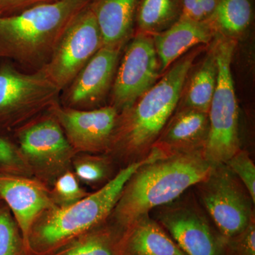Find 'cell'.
Segmentation results:
<instances>
[{
  "instance_id": "1",
  "label": "cell",
  "mask_w": 255,
  "mask_h": 255,
  "mask_svg": "<svg viewBox=\"0 0 255 255\" xmlns=\"http://www.w3.org/2000/svg\"><path fill=\"white\" fill-rule=\"evenodd\" d=\"M204 46L193 48L174 62L153 86L119 114L107 154L132 159L148 153L179 106L188 75Z\"/></svg>"
},
{
  "instance_id": "2",
  "label": "cell",
  "mask_w": 255,
  "mask_h": 255,
  "mask_svg": "<svg viewBox=\"0 0 255 255\" xmlns=\"http://www.w3.org/2000/svg\"><path fill=\"white\" fill-rule=\"evenodd\" d=\"M212 167L204 150L167 156L141 166L128 181L111 214L116 227L124 232L151 210L170 204L204 180Z\"/></svg>"
},
{
  "instance_id": "3",
  "label": "cell",
  "mask_w": 255,
  "mask_h": 255,
  "mask_svg": "<svg viewBox=\"0 0 255 255\" xmlns=\"http://www.w3.org/2000/svg\"><path fill=\"white\" fill-rule=\"evenodd\" d=\"M165 155L152 146L143 157L130 162L101 189L65 208L48 210L33 223L28 238L31 255H48L69 242L105 223L132 174L144 164L164 158Z\"/></svg>"
},
{
  "instance_id": "4",
  "label": "cell",
  "mask_w": 255,
  "mask_h": 255,
  "mask_svg": "<svg viewBox=\"0 0 255 255\" xmlns=\"http://www.w3.org/2000/svg\"><path fill=\"white\" fill-rule=\"evenodd\" d=\"M91 0H59L0 16V59L28 73L46 66L69 25Z\"/></svg>"
},
{
  "instance_id": "5",
  "label": "cell",
  "mask_w": 255,
  "mask_h": 255,
  "mask_svg": "<svg viewBox=\"0 0 255 255\" xmlns=\"http://www.w3.org/2000/svg\"><path fill=\"white\" fill-rule=\"evenodd\" d=\"M237 41L215 35L211 42L218 66L217 82L208 115L209 128L204 155L212 166L225 164L241 150L239 107L232 61Z\"/></svg>"
},
{
  "instance_id": "6",
  "label": "cell",
  "mask_w": 255,
  "mask_h": 255,
  "mask_svg": "<svg viewBox=\"0 0 255 255\" xmlns=\"http://www.w3.org/2000/svg\"><path fill=\"white\" fill-rule=\"evenodd\" d=\"M60 90L42 70L28 73L0 59V135L11 137L19 128L60 102Z\"/></svg>"
},
{
  "instance_id": "7",
  "label": "cell",
  "mask_w": 255,
  "mask_h": 255,
  "mask_svg": "<svg viewBox=\"0 0 255 255\" xmlns=\"http://www.w3.org/2000/svg\"><path fill=\"white\" fill-rule=\"evenodd\" d=\"M10 138L33 177L48 187L72 169L76 152L50 110L19 128Z\"/></svg>"
},
{
  "instance_id": "8",
  "label": "cell",
  "mask_w": 255,
  "mask_h": 255,
  "mask_svg": "<svg viewBox=\"0 0 255 255\" xmlns=\"http://www.w3.org/2000/svg\"><path fill=\"white\" fill-rule=\"evenodd\" d=\"M197 185L203 204L223 241L241 232L255 219L251 196L226 164L213 166Z\"/></svg>"
},
{
  "instance_id": "9",
  "label": "cell",
  "mask_w": 255,
  "mask_h": 255,
  "mask_svg": "<svg viewBox=\"0 0 255 255\" xmlns=\"http://www.w3.org/2000/svg\"><path fill=\"white\" fill-rule=\"evenodd\" d=\"M162 75L153 37L134 33L122 52L107 105L122 113L153 86Z\"/></svg>"
},
{
  "instance_id": "10",
  "label": "cell",
  "mask_w": 255,
  "mask_h": 255,
  "mask_svg": "<svg viewBox=\"0 0 255 255\" xmlns=\"http://www.w3.org/2000/svg\"><path fill=\"white\" fill-rule=\"evenodd\" d=\"M103 46L90 4L69 25L42 71L62 91Z\"/></svg>"
},
{
  "instance_id": "11",
  "label": "cell",
  "mask_w": 255,
  "mask_h": 255,
  "mask_svg": "<svg viewBox=\"0 0 255 255\" xmlns=\"http://www.w3.org/2000/svg\"><path fill=\"white\" fill-rule=\"evenodd\" d=\"M124 48L102 46L60 92V105L80 110H95L108 105Z\"/></svg>"
},
{
  "instance_id": "12",
  "label": "cell",
  "mask_w": 255,
  "mask_h": 255,
  "mask_svg": "<svg viewBox=\"0 0 255 255\" xmlns=\"http://www.w3.org/2000/svg\"><path fill=\"white\" fill-rule=\"evenodd\" d=\"M50 111L76 154L107 153L119 116L113 107L80 110L63 107L59 102Z\"/></svg>"
},
{
  "instance_id": "13",
  "label": "cell",
  "mask_w": 255,
  "mask_h": 255,
  "mask_svg": "<svg viewBox=\"0 0 255 255\" xmlns=\"http://www.w3.org/2000/svg\"><path fill=\"white\" fill-rule=\"evenodd\" d=\"M159 224L186 255H227L224 241L194 206L164 209Z\"/></svg>"
},
{
  "instance_id": "14",
  "label": "cell",
  "mask_w": 255,
  "mask_h": 255,
  "mask_svg": "<svg viewBox=\"0 0 255 255\" xmlns=\"http://www.w3.org/2000/svg\"><path fill=\"white\" fill-rule=\"evenodd\" d=\"M0 199L11 211L29 253L28 238L33 223L43 213L58 208L49 187L34 177L0 174Z\"/></svg>"
},
{
  "instance_id": "15",
  "label": "cell",
  "mask_w": 255,
  "mask_h": 255,
  "mask_svg": "<svg viewBox=\"0 0 255 255\" xmlns=\"http://www.w3.org/2000/svg\"><path fill=\"white\" fill-rule=\"evenodd\" d=\"M209 128L208 113L180 108L169 119L153 145L167 156L204 150Z\"/></svg>"
},
{
  "instance_id": "16",
  "label": "cell",
  "mask_w": 255,
  "mask_h": 255,
  "mask_svg": "<svg viewBox=\"0 0 255 255\" xmlns=\"http://www.w3.org/2000/svg\"><path fill=\"white\" fill-rule=\"evenodd\" d=\"M152 37L161 72L163 74L189 50L211 44L215 33L206 21L181 17L168 29Z\"/></svg>"
},
{
  "instance_id": "17",
  "label": "cell",
  "mask_w": 255,
  "mask_h": 255,
  "mask_svg": "<svg viewBox=\"0 0 255 255\" xmlns=\"http://www.w3.org/2000/svg\"><path fill=\"white\" fill-rule=\"evenodd\" d=\"M138 0H91L103 46L124 48L135 33Z\"/></svg>"
},
{
  "instance_id": "18",
  "label": "cell",
  "mask_w": 255,
  "mask_h": 255,
  "mask_svg": "<svg viewBox=\"0 0 255 255\" xmlns=\"http://www.w3.org/2000/svg\"><path fill=\"white\" fill-rule=\"evenodd\" d=\"M122 247L123 255H186L149 215L124 231Z\"/></svg>"
},
{
  "instance_id": "19",
  "label": "cell",
  "mask_w": 255,
  "mask_h": 255,
  "mask_svg": "<svg viewBox=\"0 0 255 255\" xmlns=\"http://www.w3.org/2000/svg\"><path fill=\"white\" fill-rule=\"evenodd\" d=\"M196 67L191 68L181 97L180 108L209 112L217 82L218 66L212 46Z\"/></svg>"
},
{
  "instance_id": "20",
  "label": "cell",
  "mask_w": 255,
  "mask_h": 255,
  "mask_svg": "<svg viewBox=\"0 0 255 255\" xmlns=\"http://www.w3.org/2000/svg\"><path fill=\"white\" fill-rule=\"evenodd\" d=\"M253 17V0H217L206 22L215 35L237 41L251 27Z\"/></svg>"
},
{
  "instance_id": "21",
  "label": "cell",
  "mask_w": 255,
  "mask_h": 255,
  "mask_svg": "<svg viewBox=\"0 0 255 255\" xmlns=\"http://www.w3.org/2000/svg\"><path fill=\"white\" fill-rule=\"evenodd\" d=\"M123 231L102 226L84 233L48 255H123Z\"/></svg>"
},
{
  "instance_id": "22",
  "label": "cell",
  "mask_w": 255,
  "mask_h": 255,
  "mask_svg": "<svg viewBox=\"0 0 255 255\" xmlns=\"http://www.w3.org/2000/svg\"><path fill=\"white\" fill-rule=\"evenodd\" d=\"M182 15V0H138L135 33L157 34L177 22Z\"/></svg>"
},
{
  "instance_id": "23",
  "label": "cell",
  "mask_w": 255,
  "mask_h": 255,
  "mask_svg": "<svg viewBox=\"0 0 255 255\" xmlns=\"http://www.w3.org/2000/svg\"><path fill=\"white\" fill-rule=\"evenodd\" d=\"M110 157L92 153H78L74 157L72 168L79 181L87 185L105 182L111 172Z\"/></svg>"
},
{
  "instance_id": "24",
  "label": "cell",
  "mask_w": 255,
  "mask_h": 255,
  "mask_svg": "<svg viewBox=\"0 0 255 255\" xmlns=\"http://www.w3.org/2000/svg\"><path fill=\"white\" fill-rule=\"evenodd\" d=\"M0 255H30L7 205L0 201Z\"/></svg>"
},
{
  "instance_id": "25",
  "label": "cell",
  "mask_w": 255,
  "mask_h": 255,
  "mask_svg": "<svg viewBox=\"0 0 255 255\" xmlns=\"http://www.w3.org/2000/svg\"><path fill=\"white\" fill-rule=\"evenodd\" d=\"M50 191L53 202L60 209L73 205L90 194L80 187L78 178L71 169L57 178Z\"/></svg>"
},
{
  "instance_id": "26",
  "label": "cell",
  "mask_w": 255,
  "mask_h": 255,
  "mask_svg": "<svg viewBox=\"0 0 255 255\" xmlns=\"http://www.w3.org/2000/svg\"><path fill=\"white\" fill-rule=\"evenodd\" d=\"M0 174L33 177L11 138L0 135Z\"/></svg>"
},
{
  "instance_id": "27",
  "label": "cell",
  "mask_w": 255,
  "mask_h": 255,
  "mask_svg": "<svg viewBox=\"0 0 255 255\" xmlns=\"http://www.w3.org/2000/svg\"><path fill=\"white\" fill-rule=\"evenodd\" d=\"M225 164L239 179L255 204V165L248 152L240 150Z\"/></svg>"
},
{
  "instance_id": "28",
  "label": "cell",
  "mask_w": 255,
  "mask_h": 255,
  "mask_svg": "<svg viewBox=\"0 0 255 255\" xmlns=\"http://www.w3.org/2000/svg\"><path fill=\"white\" fill-rule=\"evenodd\" d=\"M223 241L227 255H255V219L241 232Z\"/></svg>"
},
{
  "instance_id": "29",
  "label": "cell",
  "mask_w": 255,
  "mask_h": 255,
  "mask_svg": "<svg viewBox=\"0 0 255 255\" xmlns=\"http://www.w3.org/2000/svg\"><path fill=\"white\" fill-rule=\"evenodd\" d=\"M58 1L59 0H0V16L18 14L33 6L50 4Z\"/></svg>"
},
{
  "instance_id": "30",
  "label": "cell",
  "mask_w": 255,
  "mask_h": 255,
  "mask_svg": "<svg viewBox=\"0 0 255 255\" xmlns=\"http://www.w3.org/2000/svg\"><path fill=\"white\" fill-rule=\"evenodd\" d=\"M0 201H1V199H0Z\"/></svg>"
}]
</instances>
